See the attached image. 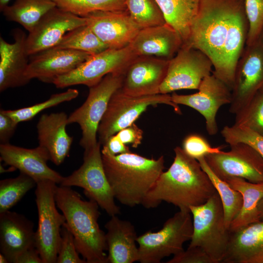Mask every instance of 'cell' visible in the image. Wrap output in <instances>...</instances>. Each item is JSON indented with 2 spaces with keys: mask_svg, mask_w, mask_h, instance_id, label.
Returning a JSON list of instances; mask_svg holds the SVG:
<instances>
[{
  "mask_svg": "<svg viewBox=\"0 0 263 263\" xmlns=\"http://www.w3.org/2000/svg\"><path fill=\"white\" fill-rule=\"evenodd\" d=\"M248 32L244 0H199L189 38L184 44L207 56L213 64L212 74L232 90Z\"/></svg>",
  "mask_w": 263,
  "mask_h": 263,
  "instance_id": "cell-1",
  "label": "cell"
},
{
  "mask_svg": "<svg viewBox=\"0 0 263 263\" xmlns=\"http://www.w3.org/2000/svg\"><path fill=\"white\" fill-rule=\"evenodd\" d=\"M174 151L173 163L160 174L142 201L145 208H155L164 201L179 210L190 211V207L204 204L216 191L197 160L180 147Z\"/></svg>",
  "mask_w": 263,
  "mask_h": 263,
  "instance_id": "cell-2",
  "label": "cell"
},
{
  "mask_svg": "<svg viewBox=\"0 0 263 263\" xmlns=\"http://www.w3.org/2000/svg\"><path fill=\"white\" fill-rule=\"evenodd\" d=\"M102 146L103 165L115 199L130 207L141 204L163 172L164 156L155 159L132 152L113 155Z\"/></svg>",
  "mask_w": 263,
  "mask_h": 263,
  "instance_id": "cell-3",
  "label": "cell"
},
{
  "mask_svg": "<svg viewBox=\"0 0 263 263\" xmlns=\"http://www.w3.org/2000/svg\"><path fill=\"white\" fill-rule=\"evenodd\" d=\"M57 207L73 235L78 252L87 263H108L105 233L100 229L98 204L83 200L71 187L59 185L55 193Z\"/></svg>",
  "mask_w": 263,
  "mask_h": 263,
  "instance_id": "cell-4",
  "label": "cell"
},
{
  "mask_svg": "<svg viewBox=\"0 0 263 263\" xmlns=\"http://www.w3.org/2000/svg\"><path fill=\"white\" fill-rule=\"evenodd\" d=\"M189 210L193 218V233L188 247H199L215 263H222L230 231L225 224L223 206L217 191L206 203L190 207Z\"/></svg>",
  "mask_w": 263,
  "mask_h": 263,
  "instance_id": "cell-5",
  "label": "cell"
},
{
  "mask_svg": "<svg viewBox=\"0 0 263 263\" xmlns=\"http://www.w3.org/2000/svg\"><path fill=\"white\" fill-rule=\"evenodd\" d=\"M193 233L191 214L181 210L168 219L157 232L149 230L137 238L138 262L159 263L166 257L183 251L184 244L190 240Z\"/></svg>",
  "mask_w": 263,
  "mask_h": 263,
  "instance_id": "cell-6",
  "label": "cell"
},
{
  "mask_svg": "<svg viewBox=\"0 0 263 263\" xmlns=\"http://www.w3.org/2000/svg\"><path fill=\"white\" fill-rule=\"evenodd\" d=\"M158 104L171 106L176 113L182 114L179 105L172 101L168 94L133 96L124 93L120 88L111 97L100 122L98 141L103 146L110 136L134 123L149 106Z\"/></svg>",
  "mask_w": 263,
  "mask_h": 263,
  "instance_id": "cell-7",
  "label": "cell"
},
{
  "mask_svg": "<svg viewBox=\"0 0 263 263\" xmlns=\"http://www.w3.org/2000/svg\"><path fill=\"white\" fill-rule=\"evenodd\" d=\"M101 144L84 150L82 165L71 174L63 177L59 185L78 187L89 198L95 201L102 209L112 216L120 213L114 196L107 179L102 162Z\"/></svg>",
  "mask_w": 263,
  "mask_h": 263,
  "instance_id": "cell-8",
  "label": "cell"
},
{
  "mask_svg": "<svg viewBox=\"0 0 263 263\" xmlns=\"http://www.w3.org/2000/svg\"><path fill=\"white\" fill-rule=\"evenodd\" d=\"M56 184L51 180H44L37 183L35 190L38 213L35 245L43 263H56L61 229L66 222L56 207Z\"/></svg>",
  "mask_w": 263,
  "mask_h": 263,
  "instance_id": "cell-9",
  "label": "cell"
},
{
  "mask_svg": "<svg viewBox=\"0 0 263 263\" xmlns=\"http://www.w3.org/2000/svg\"><path fill=\"white\" fill-rule=\"evenodd\" d=\"M124 73H110L96 85L90 87L84 103L68 116V124H77L82 131L80 145L89 149L97 143L100 122L112 95L122 86Z\"/></svg>",
  "mask_w": 263,
  "mask_h": 263,
  "instance_id": "cell-10",
  "label": "cell"
},
{
  "mask_svg": "<svg viewBox=\"0 0 263 263\" xmlns=\"http://www.w3.org/2000/svg\"><path fill=\"white\" fill-rule=\"evenodd\" d=\"M136 56L129 45L121 49H107L92 55L74 70L56 78L53 84L57 88L76 85H84L90 88L109 74L124 73Z\"/></svg>",
  "mask_w": 263,
  "mask_h": 263,
  "instance_id": "cell-11",
  "label": "cell"
},
{
  "mask_svg": "<svg viewBox=\"0 0 263 263\" xmlns=\"http://www.w3.org/2000/svg\"><path fill=\"white\" fill-rule=\"evenodd\" d=\"M212 68L211 59L205 53L183 44L169 60L159 93L167 94L183 89L198 90L203 79L211 74Z\"/></svg>",
  "mask_w": 263,
  "mask_h": 263,
  "instance_id": "cell-12",
  "label": "cell"
},
{
  "mask_svg": "<svg viewBox=\"0 0 263 263\" xmlns=\"http://www.w3.org/2000/svg\"><path fill=\"white\" fill-rule=\"evenodd\" d=\"M263 87V32L246 45L237 64L229 111L236 114Z\"/></svg>",
  "mask_w": 263,
  "mask_h": 263,
  "instance_id": "cell-13",
  "label": "cell"
},
{
  "mask_svg": "<svg viewBox=\"0 0 263 263\" xmlns=\"http://www.w3.org/2000/svg\"><path fill=\"white\" fill-rule=\"evenodd\" d=\"M228 151L209 154L206 162L223 180L240 177L255 183H263V158L252 147L243 143L230 145Z\"/></svg>",
  "mask_w": 263,
  "mask_h": 263,
  "instance_id": "cell-14",
  "label": "cell"
},
{
  "mask_svg": "<svg viewBox=\"0 0 263 263\" xmlns=\"http://www.w3.org/2000/svg\"><path fill=\"white\" fill-rule=\"evenodd\" d=\"M171 97L174 103L188 106L201 113L205 119L207 133L212 136L218 131L217 113L221 106L230 104L232 90L212 74L203 79L197 93L190 94L173 93Z\"/></svg>",
  "mask_w": 263,
  "mask_h": 263,
  "instance_id": "cell-15",
  "label": "cell"
},
{
  "mask_svg": "<svg viewBox=\"0 0 263 263\" xmlns=\"http://www.w3.org/2000/svg\"><path fill=\"white\" fill-rule=\"evenodd\" d=\"M87 24L81 17L57 7L46 13L27 36L26 49L29 56L56 46L70 31Z\"/></svg>",
  "mask_w": 263,
  "mask_h": 263,
  "instance_id": "cell-16",
  "label": "cell"
},
{
  "mask_svg": "<svg viewBox=\"0 0 263 263\" xmlns=\"http://www.w3.org/2000/svg\"><path fill=\"white\" fill-rule=\"evenodd\" d=\"M169 60L152 56H138L129 64L120 90L133 96L160 94Z\"/></svg>",
  "mask_w": 263,
  "mask_h": 263,
  "instance_id": "cell-17",
  "label": "cell"
},
{
  "mask_svg": "<svg viewBox=\"0 0 263 263\" xmlns=\"http://www.w3.org/2000/svg\"><path fill=\"white\" fill-rule=\"evenodd\" d=\"M85 17L87 24L109 49L129 45L141 30L127 10L96 11Z\"/></svg>",
  "mask_w": 263,
  "mask_h": 263,
  "instance_id": "cell-18",
  "label": "cell"
},
{
  "mask_svg": "<svg viewBox=\"0 0 263 263\" xmlns=\"http://www.w3.org/2000/svg\"><path fill=\"white\" fill-rule=\"evenodd\" d=\"M92 55L67 49L52 48L30 56L26 75L53 83L57 77L74 70Z\"/></svg>",
  "mask_w": 263,
  "mask_h": 263,
  "instance_id": "cell-19",
  "label": "cell"
},
{
  "mask_svg": "<svg viewBox=\"0 0 263 263\" xmlns=\"http://www.w3.org/2000/svg\"><path fill=\"white\" fill-rule=\"evenodd\" d=\"M0 160L33 179L37 183L51 180L60 184L63 177L47 165L51 157L48 150L39 145L27 149L10 143L0 144Z\"/></svg>",
  "mask_w": 263,
  "mask_h": 263,
  "instance_id": "cell-20",
  "label": "cell"
},
{
  "mask_svg": "<svg viewBox=\"0 0 263 263\" xmlns=\"http://www.w3.org/2000/svg\"><path fill=\"white\" fill-rule=\"evenodd\" d=\"M14 42L9 43L0 38V91L26 85V75L30 56L27 53V36L19 29L13 32Z\"/></svg>",
  "mask_w": 263,
  "mask_h": 263,
  "instance_id": "cell-21",
  "label": "cell"
},
{
  "mask_svg": "<svg viewBox=\"0 0 263 263\" xmlns=\"http://www.w3.org/2000/svg\"><path fill=\"white\" fill-rule=\"evenodd\" d=\"M34 223L22 214L7 210L0 213V251L9 263L35 245Z\"/></svg>",
  "mask_w": 263,
  "mask_h": 263,
  "instance_id": "cell-22",
  "label": "cell"
},
{
  "mask_svg": "<svg viewBox=\"0 0 263 263\" xmlns=\"http://www.w3.org/2000/svg\"><path fill=\"white\" fill-rule=\"evenodd\" d=\"M183 44L178 32L165 23L141 29L129 44L134 54L171 59Z\"/></svg>",
  "mask_w": 263,
  "mask_h": 263,
  "instance_id": "cell-23",
  "label": "cell"
},
{
  "mask_svg": "<svg viewBox=\"0 0 263 263\" xmlns=\"http://www.w3.org/2000/svg\"><path fill=\"white\" fill-rule=\"evenodd\" d=\"M68 119L63 112L43 114L37 125L39 145L48 150L51 161L57 166L69 155L73 141L66 130Z\"/></svg>",
  "mask_w": 263,
  "mask_h": 263,
  "instance_id": "cell-24",
  "label": "cell"
},
{
  "mask_svg": "<svg viewBox=\"0 0 263 263\" xmlns=\"http://www.w3.org/2000/svg\"><path fill=\"white\" fill-rule=\"evenodd\" d=\"M111 217L105 225L108 263L138 262V247L136 244L137 236L134 225L116 215Z\"/></svg>",
  "mask_w": 263,
  "mask_h": 263,
  "instance_id": "cell-25",
  "label": "cell"
},
{
  "mask_svg": "<svg viewBox=\"0 0 263 263\" xmlns=\"http://www.w3.org/2000/svg\"><path fill=\"white\" fill-rule=\"evenodd\" d=\"M263 258V221L230 231L226 252L222 263H258Z\"/></svg>",
  "mask_w": 263,
  "mask_h": 263,
  "instance_id": "cell-26",
  "label": "cell"
},
{
  "mask_svg": "<svg viewBox=\"0 0 263 263\" xmlns=\"http://www.w3.org/2000/svg\"><path fill=\"white\" fill-rule=\"evenodd\" d=\"M243 197L241 209L232 221L229 230H236L249 224L260 221L258 205L263 198V183H255L240 177H231L225 180Z\"/></svg>",
  "mask_w": 263,
  "mask_h": 263,
  "instance_id": "cell-27",
  "label": "cell"
},
{
  "mask_svg": "<svg viewBox=\"0 0 263 263\" xmlns=\"http://www.w3.org/2000/svg\"><path fill=\"white\" fill-rule=\"evenodd\" d=\"M166 23L180 36L183 44L189 38L191 24L198 13L199 0H155Z\"/></svg>",
  "mask_w": 263,
  "mask_h": 263,
  "instance_id": "cell-28",
  "label": "cell"
},
{
  "mask_svg": "<svg viewBox=\"0 0 263 263\" xmlns=\"http://www.w3.org/2000/svg\"><path fill=\"white\" fill-rule=\"evenodd\" d=\"M53 0H16L1 11L6 19L30 32L41 18L56 7Z\"/></svg>",
  "mask_w": 263,
  "mask_h": 263,
  "instance_id": "cell-29",
  "label": "cell"
},
{
  "mask_svg": "<svg viewBox=\"0 0 263 263\" xmlns=\"http://www.w3.org/2000/svg\"><path fill=\"white\" fill-rule=\"evenodd\" d=\"M203 169L207 173L221 200L226 227L229 229L232 221L239 213L243 204V197L226 181L221 179L207 165L205 157L198 160Z\"/></svg>",
  "mask_w": 263,
  "mask_h": 263,
  "instance_id": "cell-30",
  "label": "cell"
},
{
  "mask_svg": "<svg viewBox=\"0 0 263 263\" xmlns=\"http://www.w3.org/2000/svg\"><path fill=\"white\" fill-rule=\"evenodd\" d=\"M55 47L81 51L92 55L109 49L87 24L67 33Z\"/></svg>",
  "mask_w": 263,
  "mask_h": 263,
  "instance_id": "cell-31",
  "label": "cell"
},
{
  "mask_svg": "<svg viewBox=\"0 0 263 263\" xmlns=\"http://www.w3.org/2000/svg\"><path fill=\"white\" fill-rule=\"evenodd\" d=\"M37 186L30 176L20 172L15 178L0 181V213L9 210L30 189Z\"/></svg>",
  "mask_w": 263,
  "mask_h": 263,
  "instance_id": "cell-32",
  "label": "cell"
},
{
  "mask_svg": "<svg viewBox=\"0 0 263 263\" xmlns=\"http://www.w3.org/2000/svg\"><path fill=\"white\" fill-rule=\"evenodd\" d=\"M56 7L81 17L96 11L127 10L126 0H53Z\"/></svg>",
  "mask_w": 263,
  "mask_h": 263,
  "instance_id": "cell-33",
  "label": "cell"
},
{
  "mask_svg": "<svg viewBox=\"0 0 263 263\" xmlns=\"http://www.w3.org/2000/svg\"><path fill=\"white\" fill-rule=\"evenodd\" d=\"M126 4L130 16L141 29L166 23L155 0H126Z\"/></svg>",
  "mask_w": 263,
  "mask_h": 263,
  "instance_id": "cell-34",
  "label": "cell"
},
{
  "mask_svg": "<svg viewBox=\"0 0 263 263\" xmlns=\"http://www.w3.org/2000/svg\"><path fill=\"white\" fill-rule=\"evenodd\" d=\"M79 94L77 90L69 89L66 91L53 94L46 100L33 105L16 110H2V112L11 117L18 124L31 120L44 110L58 105L62 103L72 100Z\"/></svg>",
  "mask_w": 263,
  "mask_h": 263,
  "instance_id": "cell-35",
  "label": "cell"
},
{
  "mask_svg": "<svg viewBox=\"0 0 263 263\" xmlns=\"http://www.w3.org/2000/svg\"><path fill=\"white\" fill-rule=\"evenodd\" d=\"M235 114L234 125L248 129L263 136V91H258Z\"/></svg>",
  "mask_w": 263,
  "mask_h": 263,
  "instance_id": "cell-36",
  "label": "cell"
},
{
  "mask_svg": "<svg viewBox=\"0 0 263 263\" xmlns=\"http://www.w3.org/2000/svg\"><path fill=\"white\" fill-rule=\"evenodd\" d=\"M225 141L229 145L238 143L249 145L263 158V136L244 127L225 126L221 132Z\"/></svg>",
  "mask_w": 263,
  "mask_h": 263,
  "instance_id": "cell-37",
  "label": "cell"
},
{
  "mask_svg": "<svg viewBox=\"0 0 263 263\" xmlns=\"http://www.w3.org/2000/svg\"><path fill=\"white\" fill-rule=\"evenodd\" d=\"M248 23L246 45L254 43L263 32V0H244Z\"/></svg>",
  "mask_w": 263,
  "mask_h": 263,
  "instance_id": "cell-38",
  "label": "cell"
},
{
  "mask_svg": "<svg viewBox=\"0 0 263 263\" xmlns=\"http://www.w3.org/2000/svg\"><path fill=\"white\" fill-rule=\"evenodd\" d=\"M56 263H85L76 250L73 235L65 225H62Z\"/></svg>",
  "mask_w": 263,
  "mask_h": 263,
  "instance_id": "cell-39",
  "label": "cell"
},
{
  "mask_svg": "<svg viewBox=\"0 0 263 263\" xmlns=\"http://www.w3.org/2000/svg\"><path fill=\"white\" fill-rule=\"evenodd\" d=\"M182 148L188 155L198 160L209 154L220 152L223 147H213L204 136L193 133L184 138Z\"/></svg>",
  "mask_w": 263,
  "mask_h": 263,
  "instance_id": "cell-40",
  "label": "cell"
},
{
  "mask_svg": "<svg viewBox=\"0 0 263 263\" xmlns=\"http://www.w3.org/2000/svg\"><path fill=\"white\" fill-rule=\"evenodd\" d=\"M167 263H215L214 261L201 248L188 247L179 253L173 255Z\"/></svg>",
  "mask_w": 263,
  "mask_h": 263,
  "instance_id": "cell-41",
  "label": "cell"
},
{
  "mask_svg": "<svg viewBox=\"0 0 263 263\" xmlns=\"http://www.w3.org/2000/svg\"><path fill=\"white\" fill-rule=\"evenodd\" d=\"M124 144H131L137 148L143 139V132L134 123L116 133Z\"/></svg>",
  "mask_w": 263,
  "mask_h": 263,
  "instance_id": "cell-42",
  "label": "cell"
},
{
  "mask_svg": "<svg viewBox=\"0 0 263 263\" xmlns=\"http://www.w3.org/2000/svg\"><path fill=\"white\" fill-rule=\"evenodd\" d=\"M18 123L11 117L0 111V144L9 143L14 135Z\"/></svg>",
  "mask_w": 263,
  "mask_h": 263,
  "instance_id": "cell-43",
  "label": "cell"
},
{
  "mask_svg": "<svg viewBox=\"0 0 263 263\" xmlns=\"http://www.w3.org/2000/svg\"><path fill=\"white\" fill-rule=\"evenodd\" d=\"M103 146H105L113 155L131 152L129 147L120 140L116 134L110 136Z\"/></svg>",
  "mask_w": 263,
  "mask_h": 263,
  "instance_id": "cell-44",
  "label": "cell"
},
{
  "mask_svg": "<svg viewBox=\"0 0 263 263\" xmlns=\"http://www.w3.org/2000/svg\"><path fill=\"white\" fill-rule=\"evenodd\" d=\"M14 263H43V262L36 246H33L19 255Z\"/></svg>",
  "mask_w": 263,
  "mask_h": 263,
  "instance_id": "cell-45",
  "label": "cell"
},
{
  "mask_svg": "<svg viewBox=\"0 0 263 263\" xmlns=\"http://www.w3.org/2000/svg\"><path fill=\"white\" fill-rule=\"evenodd\" d=\"M260 221H263V198L261 199L258 205Z\"/></svg>",
  "mask_w": 263,
  "mask_h": 263,
  "instance_id": "cell-46",
  "label": "cell"
},
{
  "mask_svg": "<svg viewBox=\"0 0 263 263\" xmlns=\"http://www.w3.org/2000/svg\"><path fill=\"white\" fill-rule=\"evenodd\" d=\"M11 0H0V9L1 11L5 7Z\"/></svg>",
  "mask_w": 263,
  "mask_h": 263,
  "instance_id": "cell-47",
  "label": "cell"
},
{
  "mask_svg": "<svg viewBox=\"0 0 263 263\" xmlns=\"http://www.w3.org/2000/svg\"><path fill=\"white\" fill-rule=\"evenodd\" d=\"M0 263H8V261L6 257L2 253H0Z\"/></svg>",
  "mask_w": 263,
  "mask_h": 263,
  "instance_id": "cell-48",
  "label": "cell"
},
{
  "mask_svg": "<svg viewBox=\"0 0 263 263\" xmlns=\"http://www.w3.org/2000/svg\"><path fill=\"white\" fill-rule=\"evenodd\" d=\"M258 263H263V258L261 260H260L259 261Z\"/></svg>",
  "mask_w": 263,
  "mask_h": 263,
  "instance_id": "cell-49",
  "label": "cell"
},
{
  "mask_svg": "<svg viewBox=\"0 0 263 263\" xmlns=\"http://www.w3.org/2000/svg\"><path fill=\"white\" fill-rule=\"evenodd\" d=\"M261 90L263 91V87H262V88Z\"/></svg>",
  "mask_w": 263,
  "mask_h": 263,
  "instance_id": "cell-50",
  "label": "cell"
}]
</instances>
